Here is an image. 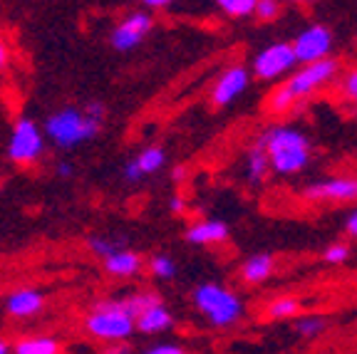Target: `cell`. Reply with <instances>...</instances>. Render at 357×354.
I'll return each instance as SVG.
<instances>
[{"label":"cell","instance_id":"17","mask_svg":"<svg viewBox=\"0 0 357 354\" xmlns=\"http://www.w3.org/2000/svg\"><path fill=\"white\" fill-rule=\"evenodd\" d=\"M10 354H62V344L52 334H33L17 339L10 347Z\"/></svg>","mask_w":357,"mask_h":354},{"label":"cell","instance_id":"22","mask_svg":"<svg viewBox=\"0 0 357 354\" xmlns=\"http://www.w3.org/2000/svg\"><path fill=\"white\" fill-rule=\"evenodd\" d=\"M213 3L229 17H248L253 15V8H256L258 0H213Z\"/></svg>","mask_w":357,"mask_h":354},{"label":"cell","instance_id":"3","mask_svg":"<svg viewBox=\"0 0 357 354\" xmlns=\"http://www.w3.org/2000/svg\"><path fill=\"white\" fill-rule=\"evenodd\" d=\"M84 332L102 342H124L134 334V315L122 300H102L84 317Z\"/></svg>","mask_w":357,"mask_h":354},{"label":"cell","instance_id":"32","mask_svg":"<svg viewBox=\"0 0 357 354\" xmlns=\"http://www.w3.org/2000/svg\"><path fill=\"white\" fill-rule=\"evenodd\" d=\"M142 171H139V167H137V161H127L124 164V181H129V183H137V181H142Z\"/></svg>","mask_w":357,"mask_h":354},{"label":"cell","instance_id":"1","mask_svg":"<svg viewBox=\"0 0 357 354\" xmlns=\"http://www.w3.org/2000/svg\"><path fill=\"white\" fill-rule=\"evenodd\" d=\"M258 144L266 149L271 169L280 176L301 174L310 161V141L301 129L273 127L258 139Z\"/></svg>","mask_w":357,"mask_h":354},{"label":"cell","instance_id":"8","mask_svg":"<svg viewBox=\"0 0 357 354\" xmlns=\"http://www.w3.org/2000/svg\"><path fill=\"white\" fill-rule=\"evenodd\" d=\"M293 55L301 65H310V62L325 60L333 50V33L325 25H310L305 28L296 40H293Z\"/></svg>","mask_w":357,"mask_h":354},{"label":"cell","instance_id":"38","mask_svg":"<svg viewBox=\"0 0 357 354\" xmlns=\"http://www.w3.org/2000/svg\"><path fill=\"white\" fill-rule=\"evenodd\" d=\"M107 354H132V352H129V347H127L124 342H114V344L109 347V352H107Z\"/></svg>","mask_w":357,"mask_h":354},{"label":"cell","instance_id":"10","mask_svg":"<svg viewBox=\"0 0 357 354\" xmlns=\"http://www.w3.org/2000/svg\"><path fill=\"white\" fill-rule=\"evenodd\" d=\"M307 201H333V203H345L357 199V178L355 176H335L325 181H315L303 191Z\"/></svg>","mask_w":357,"mask_h":354},{"label":"cell","instance_id":"13","mask_svg":"<svg viewBox=\"0 0 357 354\" xmlns=\"http://www.w3.org/2000/svg\"><path fill=\"white\" fill-rule=\"evenodd\" d=\"M174 327V315L164 302L149 305L146 310H142L139 315L134 317V330L142 334H159L169 332Z\"/></svg>","mask_w":357,"mask_h":354},{"label":"cell","instance_id":"36","mask_svg":"<svg viewBox=\"0 0 357 354\" xmlns=\"http://www.w3.org/2000/svg\"><path fill=\"white\" fill-rule=\"evenodd\" d=\"M8 62H10V52H8V45L0 43V72L8 67Z\"/></svg>","mask_w":357,"mask_h":354},{"label":"cell","instance_id":"41","mask_svg":"<svg viewBox=\"0 0 357 354\" xmlns=\"http://www.w3.org/2000/svg\"><path fill=\"white\" fill-rule=\"evenodd\" d=\"M293 3H298V6H312V3H318V0H293Z\"/></svg>","mask_w":357,"mask_h":354},{"label":"cell","instance_id":"40","mask_svg":"<svg viewBox=\"0 0 357 354\" xmlns=\"http://www.w3.org/2000/svg\"><path fill=\"white\" fill-rule=\"evenodd\" d=\"M0 354H10V344L0 339Z\"/></svg>","mask_w":357,"mask_h":354},{"label":"cell","instance_id":"15","mask_svg":"<svg viewBox=\"0 0 357 354\" xmlns=\"http://www.w3.org/2000/svg\"><path fill=\"white\" fill-rule=\"evenodd\" d=\"M142 255L129 248H119L105 258V272L112 277H134L142 270Z\"/></svg>","mask_w":357,"mask_h":354},{"label":"cell","instance_id":"6","mask_svg":"<svg viewBox=\"0 0 357 354\" xmlns=\"http://www.w3.org/2000/svg\"><path fill=\"white\" fill-rule=\"evenodd\" d=\"M337 72V62L333 57H325V60L310 62V65H303L293 77H288L285 82V89H288L296 100H303L307 94H312L318 87H323L325 82L335 77Z\"/></svg>","mask_w":357,"mask_h":354},{"label":"cell","instance_id":"25","mask_svg":"<svg viewBox=\"0 0 357 354\" xmlns=\"http://www.w3.org/2000/svg\"><path fill=\"white\" fill-rule=\"evenodd\" d=\"M296 97L285 89V84H280V87H275L273 92H271V97H268V107L273 111H278V114H283V111L293 109V105H296Z\"/></svg>","mask_w":357,"mask_h":354},{"label":"cell","instance_id":"23","mask_svg":"<svg viewBox=\"0 0 357 354\" xmlns=\"http://www.w3.org/2000/svg\"><path fill=\"white\" fill-rule=\"evenodd\" d=\"M87 248H89V253H95L97 258H102V261H105L107 255H112L114 250L124 248V245H122V240H117V238H107V236H92V238L87 240Z\"/></svg>","mask_w":357,"mask_h":354},{"label":"cell","instance_id":"28","mask_svg":"<svg viewBox=\"0 0 357 354\" xmlns=\"http://www.w3.org/2000/svg\"><path fill=\"white\" fill-rule=\"evenodd\" d=\"M253 13H256L261 20H275L280 13V0H258Z\"/></svg>","mask_w":357,"mask_h":354},{"label":"cell","instance_id":"18","mask_svg":"<svg viewBox=\"0 0 357 354\" xmlns=\"http://www.w3.org/2000/svg\"><path fill=\"white\" fill-rule=\"evenodd\" d=\"M268 169H271V161H268V154L261 144H253L245 154V176L251 183H261L266 178Z\"/></svg>","mask_w":357,"mask_h":354},{"label":"cell","instance_id":"11","mask_svg":"<svg viewBox=\"0 0 357 354\" xmlns=\"http://www.w3.org/2000/svg\"><path fill=\"white\" fill-rule=\"evenodd\" d=\"M248 82H251V75H248L245 67L234 65V67H229V70H223V75L216 79V84H213V89H211V105L229 107L231 102L238 100L241 92H245Z\"/></svg>","mask_w":357,"mask_h":354},{"label":"cell","instance_id":"29","mask_svg":"<svg viewBox=\"0 0 357 354\" xmlns=\"http://www.w3.org/2000/svg\"><path fill=\"white\" fill-rule=\"evenodd\" d=\"M342 94H345L350 102H357V70H350V72L342 77V84H340Z\"/></svg>","mask_w":357,"mask_h":354},{"label":"cell","instance_id":"19","mask_svg":"<svg viewBox=\"0 0 357 354\" xmlns=\"http://www.w3.org/2000/svg\"><path fill=\"white\" fill-rule=\"evenodd\" d=\"M134 161H137L142 176H149V174H156L167 164V151L162 146H146L144 151H139V156Z\"/></svg>","mask_w":357,"mask_h":354},{"label":"cell","instance_id":"37","mask_svg":"<svg viewBox=\"0 0 357 354\" xmlns=\"http://www.w3.org/2000/svg\"><path fill=\"white\" fill-rule=\"evenodd\" d=\"M57 174H60V176H73L75 174V167L73 164H70V161H60V164H57Z\"/></svg>","mask_w":357,"mask_h":354},{"label":"cell","instance_id":"35","mask_svg":"<svg viewBox=\"0 0 357 354\" xmlns=\"http://www.w3.org/2000/svg\"><path fill=\"white\" fill-rule=\"evenodd\" d=\"M142 6L144 8H151V10H159V8H167V6H172L174 0H139Z\"/></svg>","mask_w":357,"mask_h":354},{"label":"cell","instance_id":"2","mask_svg":"<svg viewBox=\"0 0 357 354\" xmlns=\"http://www.w3.org/2000/svg\"><path fill=\"white\" fill-rule=\"evenodd\" d=\"M102 132V122L87 116L77 107H65V109L52 111L45 119V137L60 149H73L84 141H92Z\"/></svg>","mask_w":357,"mask_h":354},{"label":"cell","instance_id":"26","mask_svg":"<svg viewBox=\"0 0 357 354\" xmlns=\"http://www.w3.org/2000/svg\"><path fill=\"white\" fill-rule=\"evenodd\" d=\"M124 302H127L129 312L137 317L142 310H146L149 305L162 302V300H159V295H156V293H132V295H127V298H124Z\"/></svg>","mask_w":357,"mask_h":354},{"label":"cell","instance_id":"24","mask_svg":"<svg viewBox=\"0 0 357 354\" xmlns=\"http://www.w3.org/2000/svg\"><path fill=\"white\" fill-rule=\"evenodd\" d=\"M149 270L159 280H172L176 275V263H174L172 255H154L149 261Z\"/></svg>","mask_w":357,"mask_h":354},{"label":"cell","instance_id":"5","mask_svg":"<svg viewBox=\"0 0 357 354\" xmlns=\"http://www.w3.org/2000/svg\"><path fill=\"white\" fill-rule=\"evenodd\" d=\"M45 151V134L38 122L30 116H20L10 132L8 141V159L17 167H30L43 156Z\"/></svg>","mask_w":357,"mask_h":354},{"label":"cell","instance_id":"21","mask_svg":"<svg viewBox=\"0 0 357 354\" xmlns=\"http://www.w3.org/2000/svg\"><path fill=\"white\" fill-rule=\"evenodd\" d=\"M325 327H328V322L323 320V317L318 315H303L296 320V332L301 334V337H318V334L325 332Z\"/></svg>","mask_w":357,"mask_h":354},{"label":"cell","instance_id":"16","mask_svg":"<svg viewBox=\"0 0 357 354\" xmlns=\"http://www.w3.org/2000/svg\"><path fill=\"white\" fill-rule=\"evenodd\" d=\"M273 255L268 253H253L248 255L243 261V266H241V277H243V282H248V285H261V282H266L268 277L273 275Z\"/></svg>","mask_w":357,"mask_h":354},{"label":"cell","instance_id":"7","mask_svg":"<svg viewBox=\"0 0 357 354\" xmlns=\"http://www.w3.org/2000/svg\"><path fill=\"white\" fill-rule=\"evenodd\" d=\"M298 65L290 43H273L266 50H261L253 60V75L258 79H278L280 75H288Z\"/></svg>","mask_w":357,"mask_h":354},{"label":"cell","instance_id":"33","mask_svg":"<svg viewBox=\"0 0 357 354\" xmlns=\"http://www.w3.org/2000/svg\"><path fill=\"white\" fill-rule=\"evenodd\" d=\"M169 210H172V213H184L186 210V201H184V196H172V199H169Z\"/></svg>","mask_w":357,"mask_h":354},{"label":"cell","instance_id":"12","mask_svg":"<svg viewBox=\"0 0 357 354\" xmlns=\"http://www.w3.org/2000/svg\"><path fill=\"white\" fill-rule=\"evenodd\" d=\"M45 307V295L35 288H17L8 295L6 310L10 317L25 320V317H35Z\"/></svg>","mask_w":357,"mask_h":354},{"label":"cell","instance_id":"27","mask_svg":"<svg viewBox=\"0 0 357 354\" xmlns=\"http://www.w3.org/2000/svg\"><path fill=\"white\" fill-rule=\"evenodd\" d=\"M347 258H350V245L347 243H333V245H328L323 253V261L330 263V266H340Z\"/></svg>","mask_w":357,"mask_h":354},{"label":"cell","instance_id":"30","mask_svg":"<svg viewBox=\"0 0 357 354\" xmlns=\"http://www.w3.org/2000/svg\"><path fill=\"white\" fill-rule=\"evenodd\" d=\"M144 354H189L181 344H172V342H164V344H156V347L146 349Z\"/></svg>","mask_w":357,"mask_h":354},{"label":"cell","instance_id":"39","mask_svg":"<svg viewBox=\"0 0 357 354\" xmlns=\"http://www.w3.org/2000/svg\"><path fill=\"white\" fill-rule=\"evenodd\" d=\"M172 174H174V181H181V178L186 176V169H184V167H176Z\"/></svg>","mask_w":357,"mask_h":354},{"label":"cell","instance_id":"4","mask_svg":"<svg viewBox=\"0 0 357 354\" xmlns=\"http://www.w3.org/2000/svg\"><path fill=\"white\" fill-rule=\"evenodd\" d=\"M194 305L206 322L216 330L236 325L243 315V300L226 285L218 282H201L194 290Z\"/></svg>","mask_w":357,"mask_h":354},{"label":"cell","instance_id":"31","mask_svg":"<svg viewBox=\"0 0 357 354\" xmlns=\"http://www.w3.org/2000/svg\"><path fill=\"white\" fill-rule=\"evenodd\" d=\"M82 111H84V114H87V116H92V119H97V122H105L107 109H105V105H102V102H97V100L87 102Z\"/></svg>","mask_w":357,"mask_h":354},{"label":"cell","instance_id":"14","mask_svg":"<svg viewBox=\"0 0 357 354\" xmlns=\"http://www.w3.org/2000/svg\"><path fill=\"white\" fill-rule=\"evenodd\" d=\"M186 240L191 245H216V243H226L229 240V226L223 221H196L194 226H189L186 231Z\"/></svg>","mask_w":357,"mask_h":354},{"label":"cell","instance_id":"9","mask_svg":"<svg viewBox=\"0 0 357 354\" xmlns=\"http://www.w3.org/2000/svg\"><path fill=\"white\" fill-rule=\"evenodd\" d=\"M151 25H154V17L149 13L139 10V13H129L117 28L112 30L109 35V45L119 52H129L134 50L137 45H142V40L149 35Z\"/></svg>","mask_w":357,"mask_h":354},{"label":"cell","instance_id":"34","mask_svg":"<svg viewBox=\"0 0 357 354\" xmlns=\"http://www.w3.org/2000/svg\"><path fill=\"white\" fill-rule=\"evenodd\" d=\"M345 231L350 233L352 238H357V210H352L350 216L345 218Z\"/></svg>","mask_w":357,"mask_h":354},{"label":"cell","instance_id":"20","mask_svg":"<svg viewBox=\"0 0 357 354\" xmlns=\"http://www.w3.org/2000/svg\"><path fill=\"white\" fill-rule=\"evenodd\" d=\"M301 315V302L296 298H278L273 302L268 305V317L271 320H288V317H296Z\"/></svg>","mask_w":357,"mask_h":354}]
</instances>
